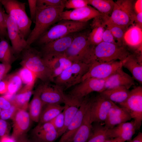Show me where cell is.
Instances as JSON below:
<instances>
[{
    "label": "cell",
    "instance_id": "obj_1",
    "mask_svg": "<svg viewBox=\"0 0 142 142\" xmlns=\"http://www.w3.org/2000/svg\"><path fill=\"white\" fill-rule=\"evenodd\" d=\"M130 54L124 45L102 42L90 45L83 62L90 64L95 62L122 61Z\"/></svg>",
    "mask_w": 142,
    "mask_h": 142
},
{
    "label": "cell",
    "instance_id": "obj_2",
    "mask_svg": "<svg viewBox=\"0 0 142 142\" xmlns=\"http://www.w3.org/2000/svg\"><path fill=\"white\" fill-rule=\"evenodd\" d=\"M65 6L37 7L35 25L26 39L28 46L36 40L58 20Z\"/></svg>",
    "mask_w": 142,
    "mask_h": 142
},
{
    "label": "cell",
    "instance_id": "obj_3",
    "mask_svg": "<svg viewBox=\"0 0 142 142\" xmlns=\"http://www.w3.org/2000/svg\"><path fill=\"white\" fill-rule=\"evenodd\" d=\"M21 54L20 64L22 67L30 70L43 83L54 82L52 73L40 52L30 46L23 50Z\"/></svg>",
    "mask_w": 142,
    "mask_h": 142
},
{
    "label": "cell",
    "instance_id": "obj_4",
    "mask_svg": "<svg viewBox=\"0 0 142 142\" xmlns=\"http://www.w3.org/2000/svg\"><path fill=\"white\" fill-rule=\"evenodd\" d=\"M87 25V22L61 20L50 27L36 42L38 44L43 45L67 35L79 32L86 28Z\"/></svg>",
    "mask_w": 142,
    "mask_h": 142
},
{
    "label": "cell",
    "instance_id": "obj_5",
    "mask_svg": "<svg viewBox=\"0 0 142 142\" xmlns=\"http://www.w3.org/2000/svg\"><path fill=\"white\" fill-rule=\"evenodd\" d=\"M7 14L15 21L25 38L31 33L32 22L26 11L25 3L16 0H0Z\"/></svg>",
    "mask_w": 142,
    "mask_h": 142
},
{
    "label": "cell",
    "instance_id": "obj_6",
    "mask_svg": "<svg viewBox=\"0 0 142 142\" xmlns=\"http://www.w3.org/2000/svg\"><path fill=\"white\" fill-rule=\"evenodd\" d=\"M105 79L89 78L82 81L66 94L69 100L79 107L83 99L91 93L104 90Z\"/></svg>",
    "mask_w": 142,
    "mask_h": 142
},
{
    "label": "cell",
    "instance_id": "obj_7",
    "mask_svg": "<svg viewBox=\"0 0 142 142\" xmlns=\"http://www.w3.org/2000/svg\"><path fill=\"white\" fill-rule=\"evenodd\" d=\"M90 65L81 62L73 63L54 79L55 84L66 90L81 82L82 77L88 71Z\"/></svg>",
    "mask_w": 142,
    "mask_h": 142
},
{
    "label": "cell",
    "instance_id": "obj_8",
    "mask_svg": "<svg viewBox=\"0 0 142 142\" xmlns=\"http://www.w3.org/2000/svg\"><path fill=\"white\" fill-rule=\"evenodd\" d=\"M133 1L118 0L115 2L114 8L108 19L113 23L128 29L133 24L135 13Z\"/></svg>",
    "mask_w": 142,
    "mask_h": 142
},
{
    "label": "cell",
    "instance_id": "obj_9",
    "mask_svg": "<svg viewBox=\"0 0 142 142\" xmlns=\"http://www.w3.org/2000/svg\"><path fill=\"white\" fill-rule=\"evenodd\" d=\"M119 104L134 119L137 130H139L142 121V86L136 87L130 91L126 99Z\"/></svg>",
    "mask_w": 142,
    "mask_h": 142
},
{
    "label": "cell",
    "instance_id": "obj_10",
    "mask_svg": "<svg viewBox=\"0 0 142 142\" xmlns=\"http://www.w3.org/2000/svg\"><path fill=\"white\" fill-rule=\"evenodd\" d=\"M89 65V69L82 77L81 82L91 78L105 79L123 67L122 62L121 61L95 62Z\"/></svg>",
    "mask_w": 142,
    "mask_h": 142
},
{
    "label": "cell",
    "instance_id": "obj_11",
    "mask_svg": "<svg viewBox=\"0 0 142 142\" xmlns=\"http://www.w3.org/2000/svg\"><path fill=\"white\" fill-rule=\"evenodd\" d=\"M88 35L81 33L74 35L70 46L65 54L73 63L82 62L90 45L88 39Z\"/></svg>",
    "mask_w": 142,
    "mask_h": 142
},
{
    "label": "cell",
    "instance_id": "obj_12",
    "mask_svg": "<svg viewBox=\"0 0 142 142\" xmlns=\"http://www.w3.org/2000/svg\"><path fill=\"white\" fill-rule=\"evenodd\" d=\"M50 83H43L39 85L40 97L43 105L49 104H65L67 103L68 100L63 89L56 84L50 85Z\"/></svg>",
    "mask_w": 142,
    "mask_h": 142
},
{
    "label": "cell",
    "instance_id": "obj_13",
    "mask_svg": "<svg viewBox=\"0 0 142 142\" xmlns=\"http://www.w3.org/2000/svg\"><path fill=\"white\" fill-rule=\"evenodd\" d=\"M92 99L89 95L83 99L78 110L58 142H69L71 140L80 126Z\"/></svg>",
    "mask_w": 142,
    "mask_h": 142
},
{
    "label": "cell",
    "instance_id": "obj_14",
    "mask_svg": "<svg viewBox=\"0 0 142 142\" xmlns=\"http://www.w3.org/2000/svg\"><path fill=\"white\" fill-rule=\"evenodd\" d=\"M6 24L8 36L12 48L15 55L18 56L28 47L26 40L15 21L8 14Z\"/></svg>",
    "mask_w": 142,
    "mask_h": 142
},
{
    "label": "cell",
    "instance_id": "obj_15",
    "mask_svg": "<svg viewBox=\"0 0 142 142\" xmlns=\"http://www.w3.org/2000/svg\"><path fill=\"white\" fill-rule=\"evenodd\" d=\"M74 35L69 34L43 45L40 52L43 58L65 53L70 45Z\"/></svg>",
    "mask_w": 142,
    "mask_h": 142
},
{
    "label": "cell",
    "instance_id": "obj_16",
    "mask_svg": "<svg viewBox=\"0 0 142 142\" xmlns=\"http://www.w3.org/2000/svg\"><path fill=\"white\" fill-rule=\"evenodd\" d=\"M103 16L94 8L88 5L78 9L63 11L60 15L59 20H69L85 22Z\"/></svg>",
    "mask_w": 142,
    "mask_h": 142
},
{
    "label": "cell",
    "instance_id": "obj_17",
    "mask_svg": "<svg viewBox=\"0 0 142 142\" xmlns=\"http://www.w3.org/2000/svg\"><path fill=\"white\" fill-rule=\"evenodd\" d=\"M114 103L104 98L100 94L92 98L90 106L92 123L104 121Z\"/></svg>",
    "mask_w": 142,
    "mask_h": 142
},
{
    "label": "cell",
    "instance_id": "obj_18",
    "mask_svg": "<svg viewBox=\"0 0 142 142\" xmlns=\"http://www.w3.org/2000/svg\"><path fill=\"white\" fill-rule=\"evenodd\" d=\"M122 68L118 69L105 79L104 90L118 87L129 89L135 84L134 79L132 76L124 71Z\"/></svg>",
    "mask_w": 142,
    "mask_h": 142
},
{
    "label": "cell",
    "instance_id": "obj_19",
    "mask_svg": "<svg viewBox=\"0 0 142 142\" xmlns=\"http://www.w3.org/2000/svg\"><path fill=\"white\" fill-rule=\"evenodd\" d=\"M12 120L13 130L11 136L15 140L18 137L26 134L30 126L31 119L27 110L19 109Z\"/></svg>",
    "mask_w": 142,
    "mask_h": 142
},
{
    "label": "cell",
    "instance_id": "obj_20",
    "mask_svg": "<svg viewBox=\"0 0 142 142\" xmlns=\"http://www.w3.org/2000/svg\"><path fill=\"white\" fill-rule=\"evenodd\" d=\"M32 137L41 142H53L59 137L50 122L38 123L32 131Z\"/></svg>",
    "mask_w": 142,
    "mask_h": 142
},
{
    "label": "cell",
    "instance_id": "obj_21",
    "mask_svg": "<svg viewBox=\"0 0 142 142\" xmlns=\"http://www.w3.org/2000/svg\"><path fill=\"white\" fill-rule=\"evenodd\" d=\"M131 119L129 114L123 108L114 103L104 121V126L108 129L115 127Z\"/></svg>",
    "mask_w": 142,
    "mask_h": 142
},
{
    "label": "cell",
    "instance_id": "obj_22",
    "mask_svg": "<svg viewBox=\"0 0 142 142\" xmlns=\"http://www.w3.org/2000/svg\"><path fill=\"white\" fill-rule=\"evenodd\" d=\"M43 59L51 71L54 79L73 63L65 53Z\"/></svg>",
    "mask_w": 142,
    "mask_h": 142
},
{
    "label": "cell",
    "instance_id": "obj_23",
    "mask_svg": "<svg viewBox=\"0 0 142 142\" xmlns=\"http://www.w3.org/2000/svg\"><path fill=\"white\" fill-rule=\"evenodd\" d=\"M91 104L80 126L69 142H87L90 138L93 128L92 123L91 121L90 118Z\"/></svg>",
    "mask_w": 142,
    "mask_h": 142
},
{
    "label": "cell",
    "instance_id": "obj_24",
    "mask_svg": "<svg viewBox=\"0 0 142 142\" xmlns=\"http://www.w3.org/2000/svg\"><path fill=\"white\" fill-rule=\"evenodd\" d=\"M122 62L123 67L128 69L132 77L140 84H142V63L141 57L130 54Z\"/></svg>",
    "mask_w": 142,
    "mask_h": 142
},
{
    "label": "cell",
    "instance_id": "obj_25",
    "mask_svg": "<svg viewBox=\"0 0 142 142\" xmlns=\"http://www.w3.org/2000/svg\"><path fill=\"white\" fill-rule=\"evenodd\" d=\"M137 130L136 124L133 120L130 122L122 123L109 129V131L111 139L119 138L126 140L132 136L134 130Z\"/></svg>",
    "mask_w": 142,
    "mask_h": 142
},
{
    "label": "cell",
    "instance_id": "obj_26",
    "mask_svg": "<svg viewBox=\"0 0 142 142\" xmlns=\"http://www.w3.org/2000/svg\"><path fill=\"white\" fill-rule=\"evenodd\" d=\"M123 42L131 47L141 50L142 28L134 24L128 28L124 33Z\"/></svg>",
    "mask_w": 142,
    "mask_h": 142
},
{
    "label": "cell",
    "instance_id": "obj_27",
    "mask_svg": "<svg viewBox=\"0 0 142 142\" xmlns=\"http://www.w3.org/2000/svg\"><path fill=\"white\" fill-rule=\"evenodd\" d=\"M34 85H25L22 87L11 100L12 103L19 109L27 110L30 98L33 93Z\"/></svg>",
    "mask_w": 142,
    "mask_h": 142
},
{
    "label": "cell",
    "instance_id": "obj_28",
    "mask_svg": "<svg viewBox=\"0 0 142 142\" xmlns=\"http://www.w3.org/2000/svg\"><path fill=\"white\" fill-rule=\"evenodd\" d=\"M102 17L93 19L91 24L92 29L88 36V41L91 45H97L102 42L105 26Z\"/></svg>",
    "mask_w": 142,
    "mask_h": 142
},
{
    "label": "cell",
    "instance_id": "obj_29",
    "mask_svg": "<svg viewBox=\"0 0 142 142\" xmlns=\"http://www.w3.org/2000/svg\"><path fill=\"white\" fill-rule=\"evenodd\" d=\"M129 92V89L124 87H118L105 90L99 94L110 101L119 104L126 99Z\"/></svg>",
    "mask_w": 142,
    "mask_h": 142
},
{
    "label": "cell",
    "instance_id": "obj_30",
    "mask_svg": "<svg viewBox=\"0 0 142 142\" xmlns=\"http://www.w3.org/2000/svg\"><path fill=\"white\" fill-rule=\"evenodd\" d=\"M33 98L29 105V113L31 120L38 123L44 106L40 97L39 85L33 92Z\"/></svg>",
    "mask_w": 142,
    "mask_h": 142
},
{
    "label": "cell",
    "instance_id": "obj_31",
    "mask_svg": "<svg viewBox=\"0 0 142 142\" xmlns=\"http://www.w3.org/2000/svg\"><path fill=\"white\" fill-rule=\"evenodd\" d=\"M64 106L57 104L44 105L38 123L49 122L63 111Z\"/></svg>",
    "mask_w": 142,
    "mask_h": 142
},
{
    "label": "cell",
    "instance_id": "obj_32",
    "mask_svg": "<svg viewBox=\"0 0 142 142\" xmlns=\"http://www.w3.org/2000/svg\"><path fill=\"white\" fill-rule=\"evenodd\" d=\"M8 82L7 92L3 96L7 99L11 100L14 96L22 87V80L16 72L8 75L6 77Z\"/></svg>",
    "mask_w": 142,
    "mask_h": 142
},
{
    "label": "cell",
    "instance_id": "obj_33",
    "mask_svg": "<svg viewBox=\"0 0 142 142\" xmlns=\"http://www.w3.org/2000/svg\"><path fill=\"white\" fill-rule=\"evenodd\" d=\"M16 57L12 46L8 41L4 38L0 39V62L11 65Z\"/></svg>",
    "mask_w": 142,
    "mask_h": 142
},
{
    "label": "cell",
    "instance_id": "obj_34",
    "mask_svg": "<svg viewBox=\"0 0 142 142\" xmlns=\"http://www.w3.org/2000/svg\"><path fill=\"white\" fill-rule=\"evenodd\" d=\"M96 123L93 125L92 133L87 142H105L110 139L109 129L100 123Z\"/></svg>",
    "mask_w": 142,
    "mask_h": 142
},
{
    "label": "cell",
    "instance_id": "obj_35",
    "mask_svg": "<svg viewBox=\"0 0 142 142\" xmlns=\"http://www.w3.org/2000/svg\"><path fill=\"white\" fill-rule=\"evenodd\" d=\"M92 6L103 16L109 17L114 8L115 2L112 0H88Z\"/></svg>",
    "mask_w": 142,
    "mask_h": 142
},
{
    "label": "cell",
    "instance_id": "obj_36",
    "mask_svg": "<svg viewBox=\"0 0 142 142\" xmlns=\"http://www.w3.org/2000/svg\"><path fill=\"white\" fill-rule=\"evenodd\" d=\"M108 17L103 16L102 17L105 26L111 32L117 43L123 45L124 36L128 29L113 23L108 19Z\"/></svg>",
    "mask_w": 142,
    "mask_h": 142
},
{
    "label": "cell",
    "instance_id": "obj_37",
    "mask_svg": "<svg viewBox=\"0 0 142 142\" xmlns=\"http://www.w3.org/2000/svg\"><path fill=\"white\" fill-rule=\"evenodd\" d=\"M64 106V123L63 128L58 133L59 137L61 136L65 133L79 107L72 103L65 104Z\"/></svg>",
    "mask_w": 142,
    "mask_h": 142
},
{
    "label": "cell",
    "instance_id": "obj_38",
    "mask_svg": "<svg viewBox=\"0 0 142 142\" xmlns=\"http://www.w3.org/2000/svg\"><path fill=\"white\" fill-rule=\"evenodd\" d=\"M23 83L25 85H34L37 78L36 75L28 69L23 67L17 72Z\"/></svg>",
    "mask_w": 142,
    "mask_h": 142
},
{
    "label": "cell",
    "instance_id": "obj_39",
    "mask_svg": "<svg viewBox=\"0 0 142 142\" xmlns=\"http://www.w3.org/2000/svg\"><path fill=\"white\" fill-rule=\"evenodd\" d=\"M2 6L0 2V39L4 38L8 41L6 24L8 14L5 13Z\"/></svg>",
    "mask_w": 142,
    "mask_h": 142
},
{
    "label": "cell",
    "instance_id": "obj_40",
    "mask_svg": "<svg viewBox=\"0 0 142 142\" xmlns=\"http://www.w3.org/2000/svg\"><path fill=\"white\" fill-rule=\"evenodd\" d=\"M66 0H38L37 7H56L65 6Z\"/></svg>",
    "mask_w": 142,
    "mask_h": 142
},
{
    "label": "cell",
    "instance_id": "obj_41",
    "mask_svg": "<svg viewBox=\"0 0 142 142\" xmlns=\"http://www.w3.org/2000/svg\"><path fill=\"white\" fill-rule=\"evenodd\" d=\"M88 5V0H66L65 4V7L69 9H75Z\"/></svg>",
    "mask_w": 142,
    "mask_h": 142
},
{
    "label": "cell",
    "instance_id": "obj_42",
    "mask_svg": "<svg viewBox=\"0 0 142 142\" xmlns=\"http://www.w3.org/2000/svg\"><path fill=\"white\" fill-rule=\"evenodd\" d=\"M18 109L16 106L12 104L10 108L1 110L0 113V118L6 120L12 119Z\"/></svg>",
    "mask_w": 142,
    "mask_h": 142
},
{
    "label": "cell",
    "instance_id": "obj_43",
    "mask_svg": "<svg viewBox=\"0 0 142 142\" xmlns=\"http://www.w3.org/2000/svg\"><path fill=\"white\" fill-rule=\"evenodd\" d=\"M64 116L63 110L50 122L57 131L58 134L63 128L64 123Z\"/></svg>",
    "mask_w": 142,
    "mask_h": 142
},
{
    "label": "cell",
    "instance_id": "obj_44",
    "mask_svg": "<svg viewBox=\"0 0 142 142\" xmlns=\"http://www.w3.org/2000/svg\"><path fill=\"white\" fill-rule=\"evenodd\" d=\"M28 2L29 7L30 19L34 23H35L37 10V0H28Z\"/></svg>",
    "mask_w": 142,
    "mask_h": 142
},
{
    "label": "cell",
    "instance_id": "obj_45",
    "mask_svg": "<svg viewBox=\"0 0 142 142\" xmlns=\"http://www.w3.org/2000/svg\"><path fill=\"white\" fill-rule=\"evenodd\" d=\"M10 127L9 123L0 118V137L9 135Z\"/></svg>",
    "mask_w": 142,
    "mask_h": 142
},
{
    "label": "cell",
    "instance_id": "obj_46",
    "mask_svg": "<svg viewBox=\"0 0 142 142\" xmlns=\"http://www.w3.org/2000/svg\"><path fill=\"white\" fill-rule=\"evenodd\" d=\"M102 42L115 44H118L116 42L111 32L107 28L104 30L103 32L102 37Z\"/></svg>",
    "mask_w": 142,
    "mask_h": 142
},
{
    "label": "cell",
    "instance_id": "obj_47",
    "mask_svg": "<svg viewBox=\"0 0 142 142\" xmlns=\"http://www.w3.org/2000/svg\"><path fill=\"white\" fill-rule=\"evenodd\" d=\"M11 68V65L0 63V82L8 74Z\"/></svg>",
    "mask_w": 142,
    "mask_h": 142
},
{
    "label": "cell",
    "instance_id": "obj_48",
    "mask_svg": "<svg viewBox=\"0 0 142 142\" xmlns=\"http://www.w3.org/2000/svg\"><path fill=\"white\" fill-rule=\"evenodd\" d=\"M12 105L11 101L3 95L0 96V108L4 110L10 108Z\"/></svg>",
    "mask_w": 142,
    "mask_h": 142
},
{
    "label": "cell",
    "instance_id": "obj_49",
    "mask_svg": "<svg viewBox=\"0 0 142 142\" xmlns=\"http://www.w3.org/2000/svg\"><path fill=\"white\" fill-rule=\"evenodd\" d=\"M6 77L0 82V94L1 95H4L7 92L8 82Z\"/></svg>",
    "mask_w": 142,
    "mask_h": 142
},
{
    "label": "cell",
    "instance_id": "obj_50",
    "mask_svg": "<svg viewBox=\"0 0 142 142\" xmlns=\"http://www.w3.org/2000/svg\"><path fill=\"white\" fill-rule=\"evenodd\" d=\"M134 21L136 23V25L142 28V12L135 13Z\"/></svg>",
    "mask_w": 142,
    "mask_h": 142
},
{
    "label": "cell",
    "instance_id": "obj_51",
    "mask_svg": "<svg viewBox=\"0 0 142 142\" xmlns=\"http://www.w3.org/2000/svg\"><path fill=\"white\" fill-rule=\"evenodd\" d=\"M0 142H15V140L9 135L0 137Z\"/></svg>",
    "mask_w": 142,
    "mask_h": 142
},
{
    "label": "cell",
    "instance_id": "obj_52",
    "mask_svg": "<svg viewBox=\"0 0 142 142\" xmlns=\"http://www.w3.org/2000/svg\"><path fill=\"white\" fill-rule=\"evenodd\" d=\"M134 9L136 13L142 12V0H138L136 2Z\"/></svg>",
    "mask_w": 142,
    "mask_h": 142
},
{
    "label": "cell",
    "instance_id": "obj_53",
    "mask_svg": "<svg viewBox=\"0 0 142 142\" xmlns=\"http://www.w3.org/2000/svg\"><path fill=\"white\" fill-rule=\"evenodd\" d=\"M15 142H29L26 134L22 135L15 140Z\"/></svg>",
    "mask_w": 142,
    "mask_h": 142
},
{
    "label": "cell",
    "instance_id": "obj_54",
    "mask_svg": "<svg viewBox=\"0 0 142 142\" xmlns=\"http://www.w3.org/2000/svg\"><path fill=\"white\" fill-rule=\"evenodd\" d=\"M128 142H142V133L139 132L133 139Z\"/></svg>",
    "mask_w": 142,
    "mask_h": 142
},
{
    "label": "cell",
    "instance_id": "obj_55",
    "mask_svg": "<svg viewBox=\"0 0 142 142\" xmlns=\"http://www.w3.org/2000/svg\"><path fill=\"white\" fill-rule=\"evenodd\" d=\"M105 142H122L118 138H115L107 140Z\"/></svg>",
    "mask_w": 142,
    "mask_h": 142
},
{
    "label": "cell",
    "instance_id": "obj_56",
    "mask_svg": "<svg viewBox=\"0 0 142 142\" xmlns=\"http://www.w3.org/2000/svg\"><path fill=\"white\" fill-rule=\"evenodd\" d=\"M29 142H41L33 137L30 139H29Z\"/></svg>",
    "mask_w": 142,
    "mask_h": 142
},
{
    "label": "cell",
    "instance_id": "obj_57",
    "mask_svg": "<svg viewBox=\"0 0 142 142\" xmlns=\"http://www.w3.org/2000/svg\"><path fill=\"white\" fill-rule=\"evenodd\" d=\"M1 110V109L0 108V113Z\"/></svg>",
    "mask_w": 142,
    "mask_h": 142
}]
</instances>
